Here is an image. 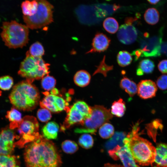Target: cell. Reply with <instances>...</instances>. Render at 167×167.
Instances as JSON below:
<instances>
[{
    "label": "cell",
    "mask_w": 167,
    "mask_h": 167,
    "mask_svg": "<svg viewBox=\"0 0 167 167\" xmlns=\"http://www.w3.org/2000/svg\"><path fill=\"white\" fill-rule=\"evenodd\" d=\"M91 107L90 116L85 119L81 127L75 130V133L95 134L98 128L108 122L113 117L110 110L102 105H95Z\"/></svg>",
    "instance_id": "obj_6"
},
{
    "label": "cell",
    "mask_w": 167,
    "mask_h": 167,
    "mask_svg": "<svg viewBox=\"0 0 167 167\" xmlns=\"http://www.w3.org/2000/svg\"><path fill=\"white\" fill-rule=\"evenodd\" d=\"M105 57L104 58L100 65L97 67V68L94 72V74L100 73L102 74L104 76H106L107 71L112 69V66H108L105 64Z\"/></svg>",
    "instance_id": "obj_37"
},
{
    "label": "cell",
    "mask_w": 167,
    "mask_h": 167,
    "mask_svg": "<svg viewBox=\"0 0 167 167\" xmlns=\"http://www.w3.org/2000/svg\"><path fill=\"white\" fill-rule=\"evenodd\" d=\"M114 128L111 124L106 122L102 125L99 130V133L102 138L108 139L111 138L114 134Z\"/></svg>",
    "instance_id": "obj_26"
},
{
    "label": "cell",
    "mask_w": 167,
    "mask_h": 167,
    "mask_svg": "<svg viewBox=\"0 0 167 167\" xmlns=\"http://www.w3.org/2000/svg\"><path fill=\"white\" fill-rule=\"evenodd\" d=\"M19 138V135L9 127L2 129L0 132V155H11L15 147V139Z\"/></svg>",
    "instance_id": "obj_9"
},
{
    "label": "cell",
    "mask_w": 167,
    "mask_h": 167,
    "mask_svg": "<svg viewBox=\"0 0 167 167\" xmlns=\"http://www.w3.org/2000/svg\"><path fill=\"white\" fill-rule=\"evenodd\" d=\"M160 0H148V1L152 5H155Z\"/></svg>",
    "instance_id": "obj_43"
},
{
    "label": "cell",
    "mask_w": 167,
    "mask_h": 167,
    "mask_svg": "<svg viewBox=\"0 0 167 167\" xmlns=\"http://www.w3.org/2000/svg\"><path fill=\"white\" fill-rule=\"evenodd\" d=\"M63 151L68 154H73L78 149L77 144L74 141L70 140H66L63 141L61 145Z\"/></svg>",
    "instance_id": "obj_31"
},
{
    "label": "cell",
    "mask_w": 167,
    "mask_h": 167,
    "mask_svg": "<svg viewBox=\"0 0 167 167\" xmlns=\"http://www.w3.org/2000/svg\"><path fill=\"white\" fill-rule=\"evenodd\" d=\"M108 153L114 160L120 159L124 167H140L135 162L128 148L124 144L121 146L118 145L109 150Z\"/></svg>",
    "instance_id": "obj_11"
},
{
    "label": "cell",
    "mask_w": 167,
    "mask_h": 167,
    "mask_svg": "<svg viewBox=\"0 0 167 167\" xmlns=\"http://www.w3.org/2000/svg\"><path fill=\"white\" fill-rule=\"evenodd\" d=\"M158 68L163 74H167V60H161L158 64Z\"/></svg>",
    "instance_id": "obj_39"
},
{
    "label": "cell",
    "mask_w": 167,
    "mask_h": 167,
    "mask_svg": "<svg viewBox=\"0 0 167 167\" xmlns=\"http://www.w3.org/2000/svg\"><path fill=\"white\" fill-rule=\"evenodd\" d=\"M113 136V139L107 144V148H113L114 145L115 147L118 145V143H120L122 145H123V140L126 137L124 133L122 132H116L114 134Z\"/></svg>",
    "instance_id": "obj_33"
},
{
    "label": "cell",
    "mask_w": 167,
    "mask_h": 167,
    "mask_svg": "<svg viewBox=\"0 0 167 167\" xmlns=\"http://www.w3.org/2000/svg\"><path fill=\"white\" fill-rule=\"evenodd\" d=\"M6 116L10 122L9 128L13 130L18 128L23 118L21 113L14 107L7 112Z\"/></svg>",
    "instance_id": "obj_18"
},
{
    "label": "cell",
    "mask_w": 167,
    "mask_h": 167,
    "mask_svg": "<svg viewBox=\"0 0 167 167\" xmlns=\"http://www.w3.org/2000/svg\"><path fill=\"white\" fill-rule=\"evenodd\" d=\"M126 110L125 102L122 99L119 98L112 103L110 112L112 115L118 117H121L124 115Z\"/></svg>",
    "instance_id": "obj_23"
},
{
    "label": "cell",
    "mask_w": 167,
    "mask_h": 167,
    "mask_svg": "<svg viewBox=\"0 0 167 167\" xmlns=\"http://www.w3.org/2000/svg\"><path fill=\"white\" fill-rule=\"evenodd\" d=\"M120 86L130 97H133L137 92V85L133 81L126 77H123L121 79Z\"/></svg>",
    "instance_id": "obj_20"
},
{
    "label": "cell",
    "mask_w": 167,
    "mask_h": 167,
    "mask_svg": "<svg viewBox=\"0 0 167 167\" xmlns=\"http://www.w3.org/2000/svg\"><path fill=\"white\" fill-rule=\"evenodd\" d=\"M103 167H124L123 166L117 164H113L110 163L105 164Z\"/></svg>",
    "instance_id": "obj_41"
},
{
    "label": "cell",
    "mask_w": 167,
    "mask_h": 167,
    "mask_svg": "<svg viewBox=\"0 0 167 167\" xmlns=\"http://www.w3.org/2000/svg\"><path fill=\"white\" fill-rule=\"evenodd\" d=\"M0 167H19V161L14 155H0Z\"/></svg>",
    "instance_id": "obj_24"
},
{
    "label": "cell",
    "mask_w": 167,
    "mask_h": 167,
    "mask_svg": "<svg viewBox=\"0 0 167 167\" xmlns=\"http://www.w3.org/2000/svg\"><path fill=\"white\" fill-rule=\"evenodd\" d=\"M163 125L160 119H156L153 120L150 123L148 124L146 126V128L149 135L155 136V133L158 129L161 130Z\"/></svg>",
    "instance_id": "obj_34"
},
{
    "label": "cell",
    "mask_w": 167,
    "mask_h": 167,
    "mask_svg": "<svg viewBox=\"0 0 167 167\" xmlns=\"http://www.w3.org/2000/svg\"><path fill=\"white\" fill-rule=\"evenodd\" d=\"M156 84L159 88L162 90L167 89V75H162L156 81Z\"/></svg>",
    "instance_id": "obj_38"
},
{
    "label": "cell",
    "mask_w": 167,
    "mask_h": 167,
    "mask_svg": "<svg viewBox=\"0 0 167 167\" xmlns=\"http://www.w3.org/2000/svg\"><path fill=\"white\" fill-rule=\"evenodd\" d=\"M50 93L52 94L56 95L58 93V91L57 88H54L51 90Z\"/></svg>",
    "instance_id": "obj_42"
},
{
    "label": "cell",
    "mask_w": 167,
    "mask_h": 167,
    "mask_svg": "<svg viewBox=\"0 0 167 167\" xmlns=\"http://www.w3.org/2000/svg\"><path fill=\"white\" fill-rule=\"evenodd\" d=\"M9 98L14 107L24 111H31L37 105L40 98L37 88L26 80L15 85Z\"/></svg>",
    "instance_id": "obj_3"
},
{
    "label": "cell",
    "mask_w": 167,
    "mask_h": 167,
    "mask_svg": "<svg viewBox=\"0 0 167 167\" xmlns=\"http://www.w3.org/2000/svg\"><path fill=\"white\" fill-rule=\"evenodd\" d=\"M37 117L39 120L43 122H46L51 119L52 116L50 111L47 109L41 108L38 110Z\"/></svg>",
    "instance_id": "obj_36"
},
{
    "label": "cell",
    "mask_w": 167,
    "mask_h": 167,
    "mask_svg": "<svg viewBox=\"0 0 167 167\" xmlns=\"http://www.w3.org/2000/svg\"><path fill=\"white\" fill-rule=\"evenodd\" d=\"M2 95V91L0 90V96H1Z\"/></svg>",
    "instance_id": "obj_44"
},
{
    "label": "cell",
    "mask_w": 167,
    "mask_h": 167,
    "mask_svg": "<svg viewBox=\"0 0 167 167\" xmlns=\"http://www.w3.org/2000/svg\"><path fill=\"white\" fill-rule=\"evenodd\" d=\"M1 28V37L9 48H22L28 43L29 31L26 25L12 20L3 22Z\"/></svg>",
    "instance_id": "obj_4"
},
{
    "label": "cell",
    "mask_w": 167,
    "mask_h": 167,
    "mask_svg": "<svg viewBox=\"0 0 167 167\" xmlns=\"http://www.w3.org/2000/svg\"><path fill=\"white\" fill-rule=\"evenodd\" d=\"M156 148V155L152 167H167V144L159 143Z\"/></svg>",
    "instance_id": "obj_16"
},
{
    "label": "cell",
    "mask_w": 167,
    "mask_h": 167,
    "mask_svg": "<svg viewBox=\"0 0 167 167\" xmlns=\"http://www.w3.org/2000/svg\"><path fill=\"white\" fill-rule=\"evenodd\" d=\"M45 97L41 101L40 105L41 108L48 109L54 113H57L68 108V103L63 98L56 95L49 94L45 92Z\"/></svg>",
    "instance_id": "obj_12"
},
{
    "label": "cell",
    "mask_w": 167,
    "mask_h": 167,
    "mask_svg": "<svg viewBox=\"0 0 167 167\" xmlns=\"http://www.w3.org/2000/svg\"><path fill=\"white\" fill-rule=\"evenodd\" d=\"M91 78V75L88 71L84 70H81L78 71L75 74L74 81L78 86L84 87L89 84Z\"/></svg>",
    "instance_id": "obj_21"
},
{
    "label": "cell",
    "mask_w": 167,
    "mask_h": 167,
    "mask_svg": "<svg viewBox=\"0 0 167 167\" xmlns=\"http://www.w3.org/2000/svg\"><path fill=\"white\" fill-rule=\"evenodd\" d=\"M103 26L107 32L111 34L116 33L118 29V23L113 17L106 18L103 22Z\"/></svg>",
    "instance_id": "obj_28"
},
{
    "label": "cell",
    "mask_w": 167,
    "mask_h": 167,
    "mask_svg": "<svg viewBox=\"0 0 167 167\" xmlns=\"http://www.w3.org/2000/svg\"><path fill=\"white\" fill-rule=\"evenodd\" d=\"M59 126L54 122L47 123L42 128V132L43 136L48 139H56L58 136Z\"/></svg>",
    "instance_id": "obj_17"
},
{
    "label": "cell",
    "mask_w": 167,
    "mask_h": 167,
    "mask_svg": "<svg viewBox=\"0 0 167 167\" xmlns=\"http://www.w3.org/2000/svg\"><path fill=\"white\" fill-rule=\"evenodd\" d=\"M155 66L153 62L150 59L142 60L139 62L136 70V74L138 76H141L144 74H151L153 71Z\"/></svg>",
    "instance_id": "obj_19"
},
{
    "label": "cell",
    "mask_w": 167,
    "mask_h": 167,
    "mask_svg": "<svg viewBox=\"0 0 167 167\" xmlns=\"http://www.w3.org/2000/svg\"><path fill=\"white\" fill-rule=\"evenodd\" d=\"M139 121L132 127L131 131L123 140L136 163L142 166H148L154 162L156 148L147 140L139 136Z\"/></svg>",
    "instance_id": "obj_2"
},
{
    "label": "cell",
    "mask_w": 167,
    "mask_h": 167,
    "mask_svg": "<svg viewBox=\"0 0 167 167\" xmlns=\"http://www.w3.org/2000/svg\"><path fill=\"white\" fill-rule=\"evenodd\" d=\"M135 19L131 17L126 18L125 24L120 27L117 33L119 41L122 43L129 45L134 42L137 37V32L133 25Z\"/></svg>",
    "instance_id": "obj_10"
},
{
    "label": "cell",
    "mask_w": 167,
    "mask_h": 167,
    "mask_svg": "<svg viewBox=\"0 0 167 167\" xmlns=\"http://www.w3.org/2000/svg\"><path fill=\"white\" fill-rule=\"evenodd\" d=\"M38 8L36 13L32 16L23 15L24 21L28 28H40L53 21V6L45 0H37Z\"/></svg>",
    "instance_id": "obj_7"
},
{
    "label": "cell",
    "mask_w": 167,
    "mask_h": 167,
    "mask_svg": "<svg viewBox=\"0 0 167 167\" xmlns=\"http://www.w3.org/2000/svg\"><path fill=\"white\" fill-rule=\"evenodd\" d=\"M28 51L31 56L34 57H41L45 53L43 46L39 42L33 44L30 46Z\"/></svg>",
    "instance_id": "obj_30"
},
{
    "label": "cell",
    "mask_w": 167,
    "mask_h": 167,
    "mask_svg": "<svg viewBox=\"0 0 167 167\" xmlns=\"http://www.w3.org/2000/svg\"><path fill=\"white\" fill-rule=\"evenodd\" d=\"M38 4L37 0H26L21 4V7L24 15L32 16L37 11Z\"/></svg>",
    "instance_id": "obj_22"
},
{
    "label": "cell",
    "mask_w": 167,
    "mask_h": 167,
    "mask_svg": "<svg viewBox=\"0 0 167 167\" xmlns=\"http://www.w3.org/2000/svg\"><path fill=\"white\" fill-rule=\"evenodd\" d=\"M66 111L67 116L61 128L62 131L76 124L82 125L86 119L83 113L73 105L69 107Z\"/></svg>",
    "instance_id": "obj_13"
},
{
    "label": "cell",
    "mask_w": 167,
    "mask_h": 167,
    "mask_svg": "<svg viewBox=\"0 0 167 167\" xmlns=\"http://www.w3.org/2000/svg\"><path fill=\"white\" fill-rule=\"evenodd\" d=\"M24 158L26 167H60V154L52 141L40 135L25 146Z\"/></svg>",
    "instance_id": "obj_1"
},
{
    "label": "cell",
    "mask_w": 167,
    "mask_h": 167,
    "mask_svg": "<svg viewBox=\"0 0 167 167\" xmlns=\"http://www.w3.org/2000/svg\"><path fill=\"white\" fill-rule=\"evenodd\" d=\"M56 80L53 77L47 75L42 79L41 85L42 88L46 91L51 90L54 88Z\"/></svg>",
    "instance_id": "obj_32"
},
{
    "label": "cell",
    "mask_w": 167,
    "mask_h": 167,
    "mask_svg": "<svg viewBox=\"0 0 167 167\" xmlns=\"http://www.w3.org/2000/svg\"><path fill=\"white\" fill-rule=\"evenodd\" d=\"M159 12L154 8L148 9L144 15L145 21L151 25H154L157 23L159 19Z\"/></svg>",
    "instance_id": "obj_25"
},
{
    "label": "cell",
    "mask_w": 167,
    "mask_h": 167,
    "mask_svg": "<svg viewBox=\"0 0 167 167\" xmlns=\"http://www.w3.org/2000/svg\"><path fill=\"white\" fill-rule=\"evenodd\" d=\"M26 55L21 63L18 73L25 78L27 81L32 83L35 80L42 79L49 73L50 64L45 63L41 57L32 56L28 51Z\"/></svg>",
    "instance_id": "obj_5"
},
{
    "label": "cell",
    "mask_w": 167,
    "mask_h": 167,
    "mask_svg": "<svg viewBox=\"0 0 167 167\" xmlns=\"http://www.w3.org/2000/svg\"><path fill=\"white\" fill-rule=\"evenodd\" d=\"M78 143L83 148L88 149L93 146L94 140L92 136L90 134H84L79 138Z\"/></svg>",
    "instance_id": "obj_29"
},
{
    "label": "cell",
    "mask_w": 167,
    "mask_h": 167,
    "mask_svg": "<svg viewBox=\"0 0 167 167\" xmlns=\"http://www.w3.org/2000/svg\"><path fill=\"white\" fill-rule=\"evenodd\" d=\"M13 84V79L10 76L6 75L0 78V88L2 90H9Z\"/></svg>",
    "instance_id": "obj_35"
},
{
    "label": "cell",
    "mask_w": 167,
    "mask_h": 167,
    "mask_svg": "<svg viewBox=\"0 0 167 167\" xmlns=\"http://www.w3.org/2000/svg\"><path fill=\"white\" fill-rule=\"evenodd\" d=\"M157 88L155 83L150 79L141 80L137 85V93L141 99H147L155 96Z\"/></svg>",
    "instance_id": "obj_14"
},
{
    "label": "cell",
    "mask_w": 167,
    "mask_h": 167,
    "mask_svg": "<svg viewBox=\"0 0 167 167\" xmlns=\"http://www.w3.org/2000/svg\"><path fill=\"white\" fill-rule=\"evenodd\" d=\"M110 39L104 34L97 32L93 39L92 47L86 53L104 52L108 48Z\"/></svg>",
    "instance_id": "obj_15"
},
{
    "label": "cell",
    "mask_w": 167,
    "mask_h": 167,
    "mask_svg": "<svg viewBox=\"0 0 167 167\" xmlns=\"http://www.w3.org/2000/svg\"><path fill=\"white\" fill-rule=\"evenodd\" d=\"M132 54L135 56V60H137L140 57H142L143 51L141 49H137L133 52Z\"/></svg>",
    "instance_id": "obj_40"
},
{
    "label": "cell",
    "mask_w": 167,
    "mask_h": 167,
    "mask_svg": "<svg viewBox=\"0 0 167 167\" xmlns=\"http://www.w3.org/2000/svg\"><path fill=\"white\" fill-rule=\"evenodd\" d=\"M132 60L131 54L126 51L119 52L117 56V61L118 64L121 67H125L131 64Z\"/></svg>",
    "instance_id": "obj_27"
},
{
    "label": "cell",
    "mask_w": 167,
    "mask_h": 167,
    "mask_svg": "<svg viewBox=\"0 0 167 167\" xmlns=\"http://www.w3.org/2000/svg\"><path fill=\"white\" fill-rule=\"evenodd\" d=\"M39 129L38 122L35 117L31 116L24 117L18 128L19 138L15 142V146L22 148L26 144L37 139L40 135Z\"/></svg>",
    "instance_id": "obj_8"
}]
</instances>
